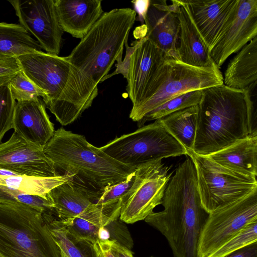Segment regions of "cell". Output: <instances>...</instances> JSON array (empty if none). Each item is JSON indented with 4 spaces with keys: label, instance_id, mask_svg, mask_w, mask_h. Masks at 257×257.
<instances>
[{
    "label": "cell",
    "instance_id": "cell-1",
    "mask_svg": "<svg viewBox=\"0 0 257 257\" xmlns=\"http://www.w3.org/2000/svg\"><path fill=\"white\" fill-rule=\"evenodd\" d=\"M159 212L145 219L166 238L174 257H197L201 230L208 216L203 208L196 170L187 158L175 170L165 189Z\"/></svg>",
    "mask_w": 257,
    "mask_h": 257
},
{
    "label": "cell",
    "instance_id": "cell-2",
    "mask_svg": "<svg viewBox=\"0 0 257 257\" xmlns=\"http://www.w3.org/2000/svg\"><path fill=\"white\" fill-rule=\"evenodd\" d=\"M193 152L207 156L257 134L248 88L224 84L202 90Z\"/></svg>",
    "mask_w": 257,
    "mask_h": 257
},
{
    "label": "cell",
    "instance_id": "cell-3",
    "mask_svg": "<svg viewBox=\"0 0 257 257\" xmlns=\"http://www.w3.org/2000/svg\"><path fill=\"white\" fill-rule=\"evenodd\" d=\"M43 151L58 173L62 172L93 203L109 186L125 180L136 170L93 146L84 136L63 127L55 131Z\"/></svg>",
    "mask_w": 257,
    "mask_h": 257
},
{
    "label": "cell",
    "instance_id": "cell-4",
    "mask_svg": "<svg viewBox=\"0 0 257 257\" xmlns=\"http://www.w3.org/2000/svg\"><path fill=\"white\" fill-rule=\"evenodd\" d=\"M17 58L25 75L46 93L44 102L62 125L78 118L98 94V85L67 56L41 51Z\"/></svg>",
    "mask_w": 257,
    "mask_h": 257
},
{
    "label": "cell",
    "instance_id": "cell-5",
    "mask_svg": "<svg viewBox=\"0 0 257 257\" xmlns=\"http://www.w3.org/2000/svg\"><path fill=\"white\" fill-rule=\"evenodd\" d=\"M136 15L129 8L103 13L67 56L68 60L98 85L122 54Z\"/></svg>",
    "mask_w": 257,
    "mask_h": 257
},
{
    "label": "cell",
    "instance_id": "cell-6",
    "mask_svg": "<svg viewBox=\"0 0 257 257\" xmlns=\"http://www.w3.org/2000/svg\"><path fill=\"white\" fill-rule=\"evenodd\" d=\"M0 254L60 257V250L43 213L20 203H0Z\"/></svg>",
    "mask_w": 257,
    "mask_h": 257
},
{
    "label": "cell",
    "instance_id": "cell-7",
    "mask_svg": "<svg viewBox=\"0 0 257 257\" xmlns=\"http://www.w3.org/2000/svg\"><path fill=\"white\" fill-rule=\"evenodd\" d=\"M223 84V77L214 64L198 67L167 57L158 69L149 90L151 97L135 108L130 117L139 122L149 112L183 93Z\"/></svg>",
    "mask_w": 257,
    "mask_h": 257
},
{
    "label": "cell",
    "instance_id": "cell-8",
    "mask_svg": "<svg viewBox=\"0 0 257 257\" xmlns=\"http://www.w3.org/2000/svg\"><path fill=\"white\" fill-rule=\"evenodd\" d=\"M99 148L115 160L135 169L163 158L187 154L160 119L116 138Z\"/></svg>",
    "mask_w": 257,
    "mask_h": 257
},
{
    "label": "cell",
    "instance_id": "cell-9",
    "mask_svg": "<svg viewBox=\"0 0 257 257\" xmlns=\"http://www.w3.org/2000/svg\"><path fill=\"white\" fill-rule=\"evenodd\" d=\"M187 155L194 165L201 204L208 214L257 190L256 178L227 169L192 151Z\"/></svg>",
    "mask_w": 257,
    "mask_h": 257
},
{
    "label": "cell",
    "instance_id": "cell-10",
    "mask_svg": "<svg viewBox=\"0 0 257 257\" xmlns=\"http://www.w3.org/2000/svg\"><path fill=\"white\" fill-rule=\"evenodd\" d=\"M162 160L138 167L134 181L121 197L120 219L126 223L145 220L154 209L162 204L172 173Z\"/></svg>",
    "mask_w": 257,
    "mask_h": 257
},
{
    "label": "cell",
    "instance_id": "cell-11",
    "mask_svg": "<svg viewBox=\"0 0 257 257\" xmlns=\"http://www.w3.org/2000/svg\"><path fill=\"white\" fill-rule=\"evenodd\" d=\"M257 221V190L209 213L201 230L197 257H208L249 223Z\"/></svg>",
    "mask_w": 257,
    "mask_h": 257
},
{
    "label": "cell",
    "instance_id": "cell-12",
    "mask_svg": "<svg viewBox=\"0 0 257 257\" xmlns=\"http://www.w3.org/2000/svg\"><path fill=\"white\" fill-rule=\"evenodd\" d=\"M20 24L31 33L46 53L58 55L64 33L54 0H12Z\"/></svg>",
    "mask_w": 257,
    "mask_h": 257
},
{
    "label": "cell",
    "instance_id": "cell-13",
    "mask_svg": "<svg viewBox=\"0 0 257 257\" xmlns=\"http://www.w3.org/2000/svg\"><path fill=\"white\" fill-rule=\"evenodd\" d=\"M257 35V1L237 0L210 56L218 68Z\"/></svg>",
    "mask_w": 257,
    "mask_h": 257
},
{
    "label": "cell",
    "instance_id": "cell-14",
    "mask_svg": "<svg viewBox=\"0 0 257 257\" xmlns=\"http://www.w3.org/2000/svg\"><path fill=\"white\" fill-rule=\"evenodd\" d=\"M0 168L27 176H60L43 149L28 143L15 132L7 141L0 143Z\"/></svg>",
    "mask_w": 257,
    "mask_h": 257
},
{
    "label": "cell",
    "instance_id": "cell-15",
    "mask_svg": "<svg viewBox=\"0 0 257 257\" xmlns=\"http://www.w3.org/2000/svg\"><path fill=\"white\" fill-rule=\"evenodd\" d=\"M131 56L126 77L127 91L132 108L144 100L157 71L168 57L166 54L145 36Z\"/></svg>",
    "mask_w": 257,
    "mask_h": 257
},
{
    "label": "cell",
    "instance_id": "cell-16",
    "mask_svg": "<svg viewBox=\"0 0 257 257\" xmlns=\"http://www.w3.org/2000/svg\"><path fill=\"white\" fill-rule=\"evenodd\" d=\"M13 128L26 142L42 149L55 131L47 113L46 104L40 97L16 102Z\"/></svg>",
    "mask_w": 257,
    "mask_h": 257
},
{
    "label": "cell",
    "instance_id": "cell-17",
    "mask_svg": "<svg viewBox=\"0 0 257 257\" xmlns=\"http://www.w3.org/2000/svg\"><path fill=\"white\" fill-rule=\"evenodd\" d=\"M167 5L166 1H151L145 20L146 36L168 57L177 59L176 45L179 21L176 4Z\"/></svg>",
    "mask_w": 257,
    "mask_h": 257
},
{
    "label": "cell",
    "instance_id": "cell-18",
    "mask_svg": "<svg viewBox=\"0 0 257 257\" xmlns=\"http://www.w3.org/2000/svg\"><path fill=\"white\" fill-rule=\"evenodd\" d=\"M237 0H183L210 51L217 40Z\"/></svg>",
    "mask_w": 257,
    "mask_h": 257
},
{
    "label": "cell",
    "instance_id": "cell-19",
    "mask_svg": "<svg viewBox=\"0 0 257 257\" xmlns=\"http://www.w3.org/2000/svg\"><path fill=\"white\" fill-rule=\"evenodd\" d=\"M174 2L180 25L176 45L178 60L198 67L213 65L215 63L210 56V51L196 28L185 4L183 0Z\"/></svg>",
    "mask_w": 257,
    "mask_h": 257
},
{
    "label": "cell",
    "instance_id": "cell-20",
    "mask_svg": "<svg viewBox=\"0 0 257 257\" xmlns=\"http://www.w3.org/2000/svg\"><path fill=\"white\" fill-rule=\"evenodd\" d=\"M64 32L82 39L103 13L100 0H55Z\"/></svg>",
    "mask_w": 257,
    "mask_h": 257
},
{
    "label": "cell",
    "instance_id": "cell-21",
    "mask_svg": "<svg viewBox=\"0 0 257 257\" xmlns=\"http://www.w3.org/2000/svg\"><path fill=\"white\" fill-rule=\"evenodd\" d=\"M121 207V198L101 204L94 203L78 216L58 219L72 236L94 244L98 241L99 229L119 217Z\"/></svg>",
    "mask_w": 257,
    "mask_h": 257
},
{
    "label": "cell",
    "instance_id": "cell-22",
    "mask_svg": "<svg viewBox=\"0 0 257 257\" xmlns=\"http://www.w3.org/2000/svg\"><path fill=\"white\" fill-rule=\"evenodd\" d=\"M207 157L227 169L256 178L257 134L250 135Z\"/></svg>",
    "mask_w": 257,
    "mask_h": 257
},
{
    "label": "cell",
    "instance_id": "cell-23",
    "mask_svg": "<svg viewBox=\"0 0 257 257\" xmlns=\"http://www.w3.org/2000/svg\"><path fill=\"white\" fill-rule=\"evenodd\" d=\"M257 37L244 46L228 63L223 84L236 89H246L256 83Z\"/></svg>",
    "mask_w": 257,
    "mask_h": 257
},
{
    "label": "cell",
    "instance_id": "cell-24",
    "mask_svg": "<svg viewBox=\"0 0 257 257\" xmlns=\"http://www.w3.org/2000/svg\"><path fill=\"white\" fill-rule=\"evenodd\" d=\"M48 195L53 203V214L61 220L78 216L94 204L68 181L52 189Z\"/></svg>",
    "mask_w": 257,
    "mask_h": 257
},
{
    "label": "cell",
    "instance_id": "cell-25",
    "mask_svg": "<svg viewBox=\"0 0 257 257\" xmlns=\"http://www.w3.org/2000/svg\"><path fill=\"white\" fill-rule=\"evenodd\" d=\"M42 49L20 24L0 22V56L18 57Z\"/></svg>",
    "mask_w": 257,
    "mask_h": 257
},
{
    "label": "cell",
    "instance_id": "cell-26",
    "mask_svg": "<svg viewBox=\"0 0 257 257\" xmlns=\"http://www.w3.org/2000/svg\"><path fill=\"white\" fill-rule=\"evenodd\" d=\"M198 113V105L174 112L160 119L187 152L193 150Z\"/></svg>",
    "mask_w": 257,
    "mask_h": 257
},
{
    "label": "cell",
    "instance_id": "cell-27",
    "mask_svg": "<svg viewBox=\"0 0 257 257\" xmlns=\"http://www.w3.org/2000/svg\"><path fill=\"white\" fill-rule=\"evenodd\" d=\"M43 214L56 243L69 257H96L93 243L75 238L53 214Z\"/></svg>",
    "mask_w": 257,
    "mask_h": 257
},
{
    "label": "cell",
    "instance_id": "cell-28",
    "mask_svg": "<svg viewBox=\"0 0 257 257\" xmlns=\"http://www.w3.org/2000/svg\"><path fill=\"white\" fill-rule=\"evenodd\" d=\"M68 180L65 176L41 177L19 175L0 176V185L23 193L47 197L52 189Z\"/></svg>",
    "mask_w": 257,
    "mask_h": 257
},
{
    "label": "cell",
    "instance_id": "cell-29",
    "mask_svg": "<svg viewBox=\"0 0 257 257\" xmlns=\"http://www.w3.org/2000/svg\"><path fill=\"white\" fill-rule=\"evenodd\" d=\"M202 93V90H192L171 98L146 114L138 122L139 126L147 121L160 119L174 112L198 105Z\"/></svg>",
    "mask_w": 257,
    "mask_h": 257
},
{
    "label": "cell",
    "instance_id": "cell-30",
    "mask_svg": "<svg viewBox=\"0 0 257 257\" xmlns=\"http://www.w3.org/2000/svg\"><path fill=\"white\" fill-rule=\"evenodd\" d=\"M13 97L17 101L31 100L42 97L46 99V93L24 73L22 70L18 73L9 83Z\"/></svg>",
    "mask_w": 257,
    "mask_h": 257
},
{
    "label": "cell",
    "instance_id": "cell-31",
    "mask_svg": "<svg viewBox=\"0 0 257 257\" xmlns=\"http://www.w3.org/2000/svg\"><path fill=\"white\" fill-rule=\"evenodd\" d=\"M255 242H257V221L248 224L208 257H224Z\"/></svg>",
    "mask_w": 257,
    "mask_h": 257
},
{
    "label": "cell",
    "instance_id": "cell-32",
    "mask_svg": "<svg viewBox=\"0 0 257 257\" xmlns=\"http://www.w3.org/2000/svg\"><path fill=\"white\" fill-rule=\"evenodd\" d=\"M16 104L9 83L0 85V143L6 133L13 128Z\"/></svg>",
    "mask_w": 257,
    "mask_h": 257
},
{
    "label": "cell",
    "instance_id": "cell-33",
    "mask_svg": "<svg viewBox=\"0 0 257 257\" xmlns=\"http://www.w3.org/2000/svg\"><path fill=\"white\" fill-rule=\"evenodd\" d=\"M105 227L109 233V240L132 249L134 245L133 239L127 226L119 217L112 220Z\"/></svg>",
    "mask_w": 257,
    "mask_h": 257
},
{
    "label": "cell",
    "instance_id": "cell-34",
    "mask_svg": "<svg viewBox=\"0 0 257 257\" xmlns=\"http://www.w3.org/2000/svg\"><path fill=\"white\" fill-rule=\"evenodd\" d=\"M134 176L135 172L132 173L125 180L109 186L95 204L106 203L121 198L132 185L134 181Z\"/></svg>",
    "mask_w": 257,
    "mask_h": 257
},
{
    "label": "cell",
    "instance_id": "cell-35",
    "mask_svg": "<svg viewBox=\"0 0 257 257\" xmlns=\"http://www.w3.org/2000/svg\"><path fill=\"white\" fill-rule=\"evenodd\" d=\"M21 70L17 57L0 56V85L8 84Z\"/></svg>",
    "mask_w": 257,
    "mask_h": 257
},
{
    "label": "cell",
    "instance_id": "cell-36",
    "mask_svg": "<svg viewBox=\"0 0 257 257\" xmlns=\"http://www.w3.org/2000/svg\"><path fill=\"white\" fill-rule=\"evenodd\" d=\"M140 40L135 41L131 46L127 44V40L125 42L124 45L126 47V53L123 60L122 61V55L119 56L116 59L117 63L115 65L116 69L112 73L106 75L101 80V82L106 79L113 76L114 75L121 74L123 77L126 78L128 73L130 59L134 51L139 46Z\"/></svg>",
    "mask_w": 257,
    "mask_h": 257
},
{
    "label": "cell",
    "instance_id": "cell-37",
    "mask_svg": "<svg viewBox=\"0 0 257 257\" xmlns=\"http://www.w3.org/2000/svg\"><path fill=\"white\" fill-rule=\"evenodd\" d=\"M110 240L97 241L93 244L96 257H116L110 247Z\"/></svg>",
    "mask_w": 257,
    "mask_h": 257
},
{
    "label": "cell",
    "instance_id": "cell-38",
    "mask_svg": "<svg viewBox=\"0 0 257 257\" xmlns=\"http://www.w3.org/2000/svg\"><path fill=\"white\" fill-rule=\"evenodd\" d=\"M224 257H257V242L246 245Z\"/></svg>",
    "mask_w": 257,
    "mask_h": 257
},
{
    "label": "cell",
    "instance_id": "cell-39",
    "mask_svg": "<svg viewBox=\"0 0 257 257\" xmlns=\"http://www.w3.org/2000/svg\"><path fill=\"white\" fill-rule=\"evenodd\" d=\"M150 0H136L132 2L134 11L138 14L139 20L143 24L150 5Z\"/></svg>",
    "mask_w": 257,
    "mask_h": 257
},
{
    "label": "cell",
    "instance_id": "cell-40",
    "mask_svg": "<svg viewBox=\"0 0 257 257\" xmlns=\"http://www.w3.org/2000/svg\"><path fill=\"white\" fill-rule=\"evenodd\" d=\"M111 249L116 257H134L133 252L112 241L110 242Z\"/></svg>",
    "mask_w": 257,
    "mask_h": 257
},
{
    "label": "cell",
    "instance_id": "cell-41",
    "mask_svg": "<svg viewBox=\"0 0 257 257\" xmlns=\"http://www.w3.org/2000/svg\"><path fill=\"white\" fill-rule=\"evenodd\" d=\"M18 203L9 188L0 185V203Z\"/></svg>",
    "mask_w": 257,
    "mask_h": 257
},
{
    "label": "cell",
    "instance_id": "cell-42",
    "mask_svg": "<svg viewBox=\"0 0 257 257\" xmlns=\"http://www.w3.org/2000/svg\"><path fill=\"white\" fill-rule=\"evenodd\" d=\"M20 174L15 173L13 171L7 170L3 168H0V176H16L19 175Z\"/></svg>",
    "mask_w": 257,
    "mask_h": 257
},
{
    "label": "cell",
    "instance_id": "cell-43",
    "mask_svg": "<svg viewBox=\"0 0 257 257\" xmlns=\"http://www.w3.org/2000/svg\"><path fill=\"white\" fill-rule=\"evenodd\" d=\"M60 257H69L62 249H60Z\"/></svg>",
    "mask_w": 257,
    "mask_h": 257
},
{
    "label": "cell",
    "instance_id": "cell-44",
    "mask_svg": "<svg viewBox=\"0 0 257 257\" xmlns=\"http://www.w3.org/2000/svg\"><path fill=\"white\" fill-rule=\"evenodd\" d=\"M0 257H4L3 256H2L1 254H0Z\"/></svg>",
    "mask_w": 257,
    "mask_h": 257
},
{
    "label": "cell",
    "instance_id": "cell-45",
    "mask_svg": "<svg viewBox=\"0 0 257 257\" xmlns=\"http://www.w3.org/2000/svg\"><path fill=\"white\" fill-rule=\"evenodd\" d=\"M151 257H154V256H151Z\"/></svg>",
    "mask_w": 257,
    "mask_h": 257
}]
</instances>
